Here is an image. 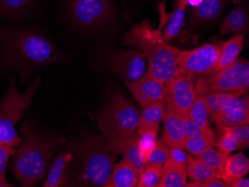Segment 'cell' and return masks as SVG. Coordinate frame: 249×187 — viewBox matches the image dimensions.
Instances as JSON below:
<instances>
[{
	"instance_id": "obj_12",
	"label": "cell",
	"mask_w": 249,
	"mask_h": 187,
	"mask_svg": "<svg viewBox=\"0 0 249 187\" xmlns=\"http://www.w3.org/2000/svg\"><path fill=\"white\" fill-rule=\"evenodd\" d=\"M134 100L142 109L156 102H164L165 84L145 72L135 82H124Z\"/></svg>"
},
{
	"instance_id": "obj_20",
	"label": "cell",
	"mask_w": 249,
	"mask_h": 187,
	"mask_svg": "<svg viewBox=\"0 0 249 187\" xmlns=\"http://www.w3.org/2000/svg\"><path fill=\"white\" fill-rule=\"evenodd\" d=\"M249 171V160L243 153L229 154L225 160L223 169L218 178L225 184L244 178Z\"/></svg>"
},
{
	"instance_id": "obj_40",
	"label": "cell",
	"mask_w": 249,
	"mask_h": 187,
	"mask_svg": "<svg viewBox=\"0 0 249 187\" xmlns=\"http://www.w3.org/2000/svg\"><path fill=\"white\" fill-rule=\"evenodd\" d=\"M15 187L12 184H9L7 181L6 177H2L0 176V187Z\"/></svg>"
},
{
	"instance_id": "obj_24",
	"label": "cell",
	"mask_w": 249,
	"mask_h": 187,
	"mask_svg": "<svg viewBox=\"0 0 249 187\" xmlns=\"http://www.w3.org/2000/svg\"><path fill=\"white\" fill-rule=\"evenodd\" d=\"M186 167L166 161L163 165V174L158 187H187Z\"/></svg>"
},
{
	"instance_id": "obj_35",
	"label": "cell",
	"mask_w": 249,
	"mask_h": 187,
	"mask_svg": "<svg viewBox=\"0 0 249 187\" xmlns=\"http://www.w3.org/2000/svg\"><path fill=\"white\" fill-rule=\"evenodd\" d=\"M16 148L0 143V176L5 177L8 160L15 154Z\"/></svg>"
},
{
	"instance_id": "obj_8",
	"label": "cell",
	"mask_w": 249,
	"mask_h": 187,
	"mask_svg": "<svg viewBox=\"0 0 249 187\" xmlns=\"http://www.w3.org/2000/svg\"><path fill=\"white\" fill-rule=\"evenodd\" d=\"M249 87V62L239 58L236 62L219 70L213 71L196 81L198 95L210 92H244Z\"/></svg>"
},
{
	"instance_id": "obj_36",
	"label": "cell",
	"mask_w": 249,
	"mask_h": 187,
	"mask_svg": "<svg viewBox=\"0 0 249 187\" xmlns=\"http://www.w3.org/2000/svg\"><path fill=\"white\" fill-rule=\"evenodd\" d=\"M188 154H187L184 149L180 148L170 147L169 157L166 161L173 164L186 167L187 163Z\"/></svg>"
},
{
	"instance_id": "obj_39",
	"label": "cell",
	"mask_w": 249,
	"mask_h": 187,
	"mask_svg": "<svg viewBox=\"0 0 249 187\" xmlns=\"http://www.w3.org/2000/svg\"><path fill=\"white\" fill-rule=\"evenodd\" d=\"M227 187H249V178H240L229 183Z\"/></svg>"
},
{
	"instance_id": "obj_3",
	"label": "cell",
	"mask_w": 249,
	"mask_h": 187,
	"mask_svg": "<svg viewBox=\"0 0 249 187\" xmlns=\"http://www.w3.org/2000/svg\"><path fill=\"white\" fill-rule=\"evenodd\" d=\"M123 45L141 51L149 64L147 72L163 83L180 75L178 67L180 50L166 42L160 29H155L148 18L133 25L123 37Z\"/></svg>"
},
{
	"instance_id": "obj_9",
	"label": "cell",
	"mask_w": 249,
	"mask_h": 187,
	"mask_svg": "<svg viewBox=\"0 0 249 187\" xmlns=\"http://www.w3.org/2000/svg\"><path fill=\"white\" fill-rule=\"evenodd\" d=\"M219 45L205 43L190 50H180L178 59L180 75L205 76L213 72L219 59Z\"/></svg>"
},
{
	"instance_id": "obj_7",
	"label": "cell",
	"mask_w": 249,
	"mask_h": 187,
	"mask_svg": "<svg viewBox=\"0 0 249 187\" xmlns=\"http://www.w3.org/2000/svg\"><path fill=\"white\" fill-rule=\"evenodd\" d=\"M67 11L72 24L86 32L107 29L117 16L112 0H68Z\"/></svg>"
},
{
	"instance_id": "obj_42",
	"label": "cell",
	"mask_w": 249,
	"mask_h": 187,
	"mask_svg": "<svg viewBox=\"0 0 249 187\" xmlns=\"http://www.w3.org/2000/svg\"><path fill=\"white\" fill-rule=\"evenodd\" d=\"M234 1H235V2H238L239 0H234Z\"/></svg>"
},
{
	"instance_id": "obj_31",
	"label": "cell",
	"mask_w": 249,
	"mask_h": 187,
	"mask_svg": "<svg viewBox=\"0 0 249 187\" xmlns=\"http://www.w3.org/2000/svg\"><path fill=\"white\" fill-rule=\"evenodd\" d=\"M158 131H147L145 133L139 135L138 148L142 162L146 164L149 156L155 149L158 141Z\"/></svg>"
},
{
	"instance_id": "obj_37",
	"label": "cell",
	"mask_w": 249,
	"mask_h": 187,
	"mask_svg": "<svg viewBox=\"0 0 249 187\" xmlns=\"http://www.w3.org/2000/svg\"><path fill=\"white\" fill-rule=\"evenodd\" d=\"M232 131L237 135L241 142L242 150H247L249 147V125L230 126Z\"/></svg>"
},
{
	"instance_id": "obj_43",
	"label": "cell",
	"mask_w": 249,
	"mask_h": 187,
	"mask_svg": "<svg viewBox=\"0 0 249 187\" xmlns=\"http://www.w3.org/2000/svg\"><path fill=\"white\" fill-rule=\"evenodd\" d=\"M176 1H178V0H176Z\"/></svg>"
},
{
	"instance_id": "obj_32",
	"label": "cell",
	"mask_w": 249,
	"mask_h": 187,
	"mask_svg": "<svg viewBox=\"0 0 249 187\" xmlns=\"http://www.w3.org/2000/svg\"><path fill=\"white\" fill-rule=\"evenodd\" d=\"M216 136L187 138L184 142V150L188 151L191 154L196 157L208 148L214 147L216 144Z\"/></svg>"
},
{
	"instance_id": "obj_17",
	"label": "cell",
	"mask_w": 249,
	"mask_h": 187,
	"mask_svg": "<svg viewBox=\"0 0 249 187\" xmlns=\"http://www.w3.org/2000/svg\"><path fill=\"white\" fill-rule=\"evenodd\" d=\"M226 5V0H202L191 11L192 23L202 26L213 23L219 19Z\"/></svg>"
},
{
	"instance_id": "obj_1",
	"label": "cell",
	"mask_w": 249,
	"mask_h": 187,
	"mask_svg": "<svg viewBox=\"0 0 249 187\" xmlns=\"http://www.w3.org/2000/svg\"><path fill=\"white\" fill-rule=\"evenodd\" d=\"M65 59L64 53L38 26H0V75L16 72L22 83L36 72Z\"/></svg>"
},
{
	"instance_id": "obj_4",
	"label": "cell",
	"mask_w": 249,
	"mask_h": 187,
	"mask_svg": "<svg viewBox=\"0 0 249 187\" xmlns=\"http://www.w3.org/2000/svg\"><path fill=\"white\" fill-rule=\"evenodd\" d=\"M70 171L73 186L105 187L111 173L116 154L103 136H84L72 144Z\"/></svg>"
},
{
	"instance_id": "obj_41",
	"label": "cell",
	"mask_w": 249,
	"mask_h": 187,
	"mask_svg": "<svg viewBox=\"0 0 249 187\" xmlns=\"http://www.w3.org/2000/svg\"><path fill=\"white\" fill-rule=\"evenodd\" d=\"M201 1L202 0H187V3H188L189 5L194 8V7L198 6L201 3Z\"/></svg>"
},
{
	"instance_id": "obj_21",
	"label": "cell",
	"mask_w": 249,
	"mask_h": 187,
	"mask_svg": "<svg viewBox=\"0 0 249 187\" xmlns=\"http://www.w3.org/2000/svg\"><path fill=\"white\" fill-rule=\"evenodd\" d=\"M164 114L163 102H156L144 107L142 114H140L138 135H142L147 131H159V125L163 119Z\"/></svg>"
},
{
	"instance_id": "obj_11",
	"label": "cell",
	"mask_w": 249,
	"mask_h": 187,
	"mask_svg": "<svg viewBox=\"0 0 249 187\" xmlns=\"http://www.w3.org/2000/svg\"><path fill=\"white\" fill-rule=\"evenodd\" d=\"M197 96L196 81L194 77L180 75L165 83V108L181 115L187 114Z\"/></svg>"
},
{
	"instance_id": "obj_29",
	"label": "cell",
	"mask_w": 249,
	"mask_h": 187,
	"mask_svg": "<svg viewBox=\"0 0 249 187\" xmlns=\"http://www.w3.org/2000/svg\"><path fill=\"white\" fill-rule=\"evenodd\" d=\"M163 166L146 163L138 181V187H157L163 174Z\"/></svg>"
},
{
	"instance_id": "obj_14",
	"label": "cell",
	"mask_w": 249,
	"mask_h": 187,
	"mask_svg": "<svg viewBox=\"0 0 249 187\" xmlns=\"http://www.w3.org/2000/svg\"><path fill=\"white\" fill-rule=\"evenodd\" d=\"M73 157L72 145L60 152L50 167L44 187H72L71 178V161Z\"/></svg>"
},
{
	"instance_id": "obj_10",
	"label": "cell",
	"mask_w": 249,
	"mask_h": 187,
	"mask_svg": "<svg viewBox=\"0 0 249 187\" xmlns=\"http://www.w3.org/2000/svg\"><path fill=\"white\" fill-rule=\"evenodd\" d=\"M106 68L128 82H135L146 72V60L139 50L109 49L105 54Z\"/></svg>"
},
{
	"instance_id": "obj_2",
	"label": "cell",
	"mask_w": 249,
	"mask_h": 187,
	"mask_svg": "<svg viewBox=\"0 0 249 187\" xmlns=\"http://www.w3.org/2000/svg\"><path fill=\"white\" fill-rule=\"evenodd\" d=\"M21 133L22 139L13 155L12 171L22 187H33L44 178L54 150L64 139L42 132L29 121L22 125Z\"/></svg>"
},
{
	"instance_id": "obj_13",
	"label": "cell",
	"mask_w": 249,
	"mask_h": 187,
	"mask_svg": "<svg viewBox=\"0 0 249 187\" xmlns=\"http://www.w3.org/2000/svg\"><path fill=\"white\" fill-rule=\"evenodd\" d=\"M106 140L109 149L114 152L116 155L122 154L123 158L134 167L139 176L141 175L145 164L142 162L138 148L139 135L138 132L130 136L106 139Z\"/></svg>"
},
{
	"instance_id": "obj_5",
	"label": "cell",
	"mask_w": 249,
	"mask_h": 187,
	"mask_svg": "<svg viewBox=\"0 0 249 187\" xmlns=\"http://www.w3.org/2000/svg\"><path fill=\"white\" fill-rule=\"evenodd\" d=\"M40 85L41 77L38 75L27 89L20 93L15 77H11L8 91L0 100V143L15 148L20 144L22 139L18 136L15 126L32 104Z\"/></svg>"
},
{
	"instance_id": "obj_23",
	"label": "cell",
	"mask_w": 249,
	"mask_h": 187,
	"mask_svg": "<svg viewBox=\"0 0 249 187\" xmlns=\"http://www.w3.org/2000/svg\"><path fill=\"white\" fill-rule=\"evenodd\" d=\"M36 0H0V16L18 20L30 12Z\"/></svg>"
},
{
	"instance_id": "obj_28",
	"label": "cell",
	"mask_w": 249,
	"mask_h": 187,
	"mask_svg": "<svg viewBox=\"0 0 249 187\" xmlns=\"http://www.w3.org/2000/svg\"><path fill=\"white\" fill-rule=\"evenodd\" d=\"M216 130L219 135V139H216V149L222 153L231 154L236 150H242L241 142L236 134L230 126L217 125Z\"/></svg>"
},
{
	"instance_id": "obj_27",
	"label": "cell",
	"mask_w": 249,
	"mask_h": 187,
	"mask_svg": "<svg viewBox=\"0 0 249 187\" xmlns=\"http://www.w3.org/2000/svg\"><path fill=\"white\" fill-rule=\"evenodd\" d=\"M210 121L216 125L236 126L249 125V111H223L213 113Z\"/></svg>"
},
{
	"instance_id": "obj_26",
	"label": "cell",
	"mask_w": 249,
	"mask_h": 187,
	"mask_svg": "<svg viewBox=\"0 0 249 187\" xmlns=\"http://www.w3.org/2000/svg\"><path fill=\"white\" fill-rule=\"evenodd\" d=\"M210 113L207 104L206 95L201 94L197 96L187 116L193 123L201 128H208L210 127Z\"/></svg>"
},
{
	"instance_id": "obj_22",
	"label": "cell",
	"mask_w": 249,
	"mask_h": 187,
	"mask_svg": "<svg viewBox=\"0 0 249 187\" xmlns=\"http://www.w3.org/2000/svg\"><path fill=\"white\" fill-rule=\"evenodd\" d=\"M186 171L187 176L192 180V182L187 183V187H197L198 184L216 177V171L213 169L191 155H188Z\"/></svg>"
},
{
	"instance_id": "obj_19",
	"label": "cell",
	"mask_w": 249,
	"mask_h": 187,
	"mask_svg": "<svg viewBox=\"0 0 249 187\" xmlns=\"http://www.w3.org/2000/svg\"><path fill=\"white\" fill-rule=\"evenodd\" d=\"M245 34H234L233 37L219 44V54L217 64L214 71L227 68L239 59L245 43Z\"/></svg>"
},
{
	"instance_id": "obj_15",
	"label": "cell",
	"mask_w": 249,
	"mask_h": 187,
	"mask_svg": "<svg viewBox=\"0 0 249 187\" xmlns=\"http://www.w3.org/2000/svg\"><path fill=\"white\" fill-rule=\"evenodd\" d=\"M164 128L162 139L169 147L184 149L187 136L183 126L182 115L171 110L165 108Z\"/></svg>"
},
{
	"instance_id": "obj_38",
	"label": "cell",
	"mask_w": 249,
	"mask_h": 187,
	"mask_svg": "<svg viewBox=\"0 0 249 187\" xmlns=\"http://www.w3.org/2000/svg\"><path fill=\"white\" fill-rule=\"evenodd\" d=\"M197 187H227V184H225L221 178L215 177L202 184H198Z\"/></svg>"
},
{
	"instance_id": "obj_25",
	"label": "cell",
	"mask_w": 249,
	"mask_h": 187,
	"mask_svg": "<svg viewBox=\"0 0 249 187\" xmlns=\"http://www.w3.org/2000/svg\"><path fill=\"white\" fill-rule=\"evenodd\" d=\"M176 2L177 7L172 15L163 34V39L168 43L178 35L185 21L186 9L188 5L187 0H178Z\"/></svg>"
},
{
	"instance_id": "obj_30",
	"label": "cell",
	"mask_w": 249,
	"mask_h": 187,
	"mask_svg": "<svg viewBox=\"0 0 249 187\" xmlns=\"http://www.w3.org/2000/svg\"><path fill=\"white\" fill-rule=\"evenodd\" d=\"M229 155L227 153L215 150L213 147H210L195 157L216 171V177L218 178V175L223 169L225 160Z\"/></svg>"
},
{
	"instance_id": "obj_34",
	"label": "cell",
	"mask_w": 249,
	"mask_h": 187,
	"mask_svg": "<svg viewBox=\"0 0 249 187\" xmlns=\"http://www.w3.org/2000/svg\"><path fill=\"white\" fill-rule=\"evenodd\" d=\"M169 151H170V147L163 139H158L156 146L151 153L147 163H153V164L163 166L169 157Z\"/></svg>"
},
{
	"instance_id": "obj_16",
	"label": "cell",
	"mask_w": 249,
	"mask_h": 187,
	"mask_svg": "<svg viewBox=\"0 0 249 187\" xmlns=\"http://www.w3.org/2000/svg\"><path fill=\"white\" fill-rule=\"evenodd\" d=\"M249 19L247 9L237 6L225 17L219 25L217 37L228 34H245L249 32Z\"/></svg>"
},
{
	"instance_id": "obj_33",
	"label": "cell",
	"mask_w": 249,
	"mask_h": 187,
	"mask_svg": "<svg viewBox=\"0 0 249 187\" xmlns=\"http://www.w3.org/2000/svg\"><path fill=\"white\" fill-rule=\"evenodd\" d=\"M183 126L187 138L214 137L216 136L211 128H201L194 125L187 114L182 115Z\"/></svg>"
},
{
	"instance_id": "obj_6",
	"label": "cell",
	"mask_w": 249,
	"mask_h": 187,
	"mask_svg": "<svg viewBox=\"0 0 249 187\" xmlns=\"http://www.w3.org/2000/svg\"><path fill=\"white\" fill-rule=\"evenodd\" d=\"M140 113L138 108L118 89H114L96 122L106 139L130 136L138 132Z\"/></svg>"
},
{
	"instance_id": "obj_18",
	"label": "cell",
	"mask_w": 249,
	"mask_h": 187,
	"mask_svg": "<svg viewBox=\"0 0 249 187\" xmlns=\"http://www.w3.org/2000/svg\"><path fill=\"white\" fill-rule=\"evenodd\" d=\"M139 174L128 161L123 158L114 165L104 187H134L138 186Z\"/></svg>"
}]
</instances>
